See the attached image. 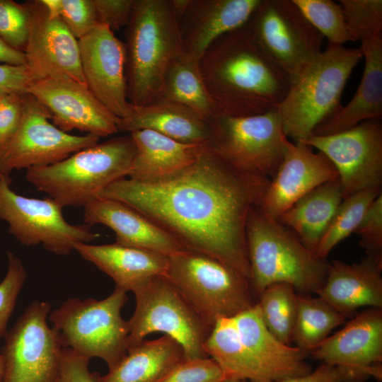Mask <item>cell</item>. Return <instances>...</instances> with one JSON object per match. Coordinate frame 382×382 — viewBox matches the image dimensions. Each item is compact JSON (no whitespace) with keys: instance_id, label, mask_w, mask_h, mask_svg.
I'll list each match as a JSON object with an SVG mask.
<instances>
[{"instance_id":"obj_15","label":"cell","mask_w":382,"mask_h":382,"mask_svg":"<svg viewBox=\"0 0 382 382\" xmlns=\"http://www.w3.org/2000/svg\"><path fill=\"white\" fill-rule=\"evenodd\" d=\"M323 154L338 173L344 199L382 187L381 118L364 121L347 130L311 135L301 141Z\"/></svg>"},{"instance_id":"obj_2","label":"cell","mask_w":382,"mask_h":382,"mask_svg":"<svg viewBox=\"0 0 382 382\" xmlns=\"http://www.w3.org/2000/svg\"><path fill=\"white\" fill-rule=\"evenodd\" d=\"M199 65L217 115L246 117L276 109L291 84L243 26L214 40Z\"/></svg>"},{"instance_id":"obj_30","label":"cell","mask_w":382,"mask_h":382,"mask_svg":"<svg viewBox=\"0 0 382 382\" xmlns=\"http://www.w3.org/2000/svg\"><path fill=\"white\" fill-rule=\"evenodd\" d=\"M184 359L182 347L166 335L144 340L128 349L116 365L98 376V382H158Z\"/></svg>"},{"instance_id":"obj_26","label":"cell","mask_w":382,"mask_h":382,"mask_svg":"<svg viewBox=\"0 0 382 382\" xmlns=\"http://www.w3.org/2000/svg\"><path fill=\"white\" fill-rule=\"evenodd\" d=\"M364 69L357 90L350 101L317 125L312 135H329L382 117V34L360 42Z\"/></svg>"},{"instance_id":"obj_28","label":"cell","mask_w":382,"mask_h":382,"mask_svg":"<svg viewBox=\"0 0 382 382\" xmlns=\"http://www.w3.org/2000/svg\"><path fill=\"white\" fill-rule=\"evenodd\" d=\"M117 128L129 133L149 129L186 144H207L209 138V121L185 106L162 99L133 105L129 117L118 119Z\"/></svg>"},{"instance_id":"obj_20","label":"cell","mask_w":382,"mask_h":382,"mask_svg":"<svg viewBox=\"0 0 382 382\" xmlns=\"http://www.w3.org/2000/svg\"><path fill=\"white\" fill-rule=\"evenodd\" d=\"M283 160L259 205L274 219L301 197L320 185L338 178L331 161L321 152L289 139Z\"/></svg>"},{"instance_id":"obj_16","label":"cell","mask_w":382,"mask_h":382,"mask_svg":"<svg viewBox=\"0 0 382 382\" xmlns=\"http://www.w3.org/2000/svg\"><path fill=\"white\" fill-rule=\"evenodd\" d=\"M308 355L335 366L341 382L382 379V308H368Z\"/></svg>"},{"instance_id":"obj_33","label":"cell","mask_w":382,"mask_h":382,"mask_svg":"<svg viewBox=\"0 0 382 382\" xmlns=\"http://www.w3.org/2000/svg\"><path fill=\"white\" fill-rule=\"evenodd\" d=\"M347 318L318 296L299 294L291 343L308 355Z\"/></svg>"},{"instance_id":"obj_4","label":"cell","mask_w":382,"mask_h":382,"mask_svg":"<svg viewBox=\"0 0 382 382\" xmlns=\"http://www.w3.org/2000/svg\"><path fill=\"white\" fill-rule=\"evenodd\" d=\"M251 289L258 296L277 283L292 286L299 294H318L330 263L306 248L296 234L260 208L253 207L246 221Z\"/></svg>"},{"instance_id":"obj_37","label":"cell","mask_w":382,"mask_h":382,"mask_svg":"<svg viewBox=\"0 0 382 382\" xmlns=\"http://www.w3.org/2000/svg\"><path fill=\"white\" fill-rule=\"evenodd\" d=\"M354 41H367L382 34L381 0H340Z\"/></svg>"},{"instance_id":"obj_45","label":"cell","mask_w":382,"mask_h":382,"mask_svg":"<svg viewBox=\"0 0 382 382\" xmlns=\"http://www.w3.org/2000/svg\"><path fill=\"white\" fill-rule=\"evenodd\" d=\"M25 94L6 93L0 101V147L12 137L20 125Z\"/></svg>"},{"instance_id":"obj_40","label":"cell","mask_w":382,"mask_h":382,"mask_svg":"<svg viewBox=\"0 0 382 382\" xmlns=\"http://www.w3.org/2000/svg\"><path fill=\"white\" fill-rule=\"evenodd\" d=\"M57 13L77 40L99 24L93 0H58Z\"/></svg>"},{"instance_id":"obj_23","label":"cell","mask_w":382,"mask_h":382,"mask_svg":"<svg viewBox=\"0 0 382 382\" xmlns=\"http://www.w3.org/2000/svg\"><path fill=\"white\" fill-rule=\"evenodd\" d=\"M330 263L319 297L346 318L361 307L382 308V261L366 255L357 263Z\"/></svg>"},{"instance_id":"obj_48","label":"cell","mask_w":382,"mask_h":382,"mask_svg":"<svg viewBox=\"0 0 382 382\" xmlns=\"http://www.w3.org/2000/svg\"><path fill=\"white\" fill-rule=\"evenodd\" d=\"M0 63L13 66L26 65L24 52L16 50L0 38Z\"/></svg>"},{"instance_id":"obj_10","label":"cell","mask_w":382,"mask_h":382,"mask_svg":"<svg viewBox=\"0 0 382 382\" xmlns=\"http://www.w3.org/2000/svg\"><path fill=\"white\" fill-rule=\"evenodd\" d=\"M209 124L212 151L238 169L274 178L288 139L277 108L246 117L218 115Z\"/></svg>"},{"instance_id":"obj_11","label":"cell","mask_w":382,"mask_h":382,"mask_svg":"<svg viewBox=\"0 0 382 382\" xmlns=\"http://www.w3.org/2000/svg\"><path fill=\"white\" fill-rule=\"evenodd\" d=\"M243 26L291 81L323 52L324 37L292 0H261Z\"/></svg>"},{"instance_id":"obj_31","label":"cell","mask_w":382,"mask_h":382,"mask_svg":"<svg viewBox=\"0 0 382 382\" xmlns=\"http://www.w3.org/2000/svg\"><path fill=\"white\" fill-rule=\"evenodd\" d=\"M204 348L220 367L225 379L270 382L243 344L232 318L216 320Z\"/></svg>"},{"instance_id":"obj_3","label":"cell","mask_w":382,"mask_h":382,"mask_svg":"<svg viewBox=\"0 0 382 382\" xmlns=\"http://www.w3.org/2000/svg\"><path fill=\"white\" fill-rule=\"evenodd\" d=\"M125 40L129 103L142 106L159 100L168 68L183 52L171 0H137Z\"/></svg>"},{"instance_id":"obj_21","label":"cell","mask_w":382,"mask_h":382,"mask_svg":"<svg viewBox=\"0 0 382 382\" xmlns=\"http://www.w3.org/2000/svg\"><path fill=\"white\" fill-rule=\"evenodd\" d=\"M85 224H103L115 234V243L171 257L187 250L173 236L135 209L120 201L96 197L84 207Z\"/></svg>"},{"instance_id":"obj_22","label":"cell","mask_w":382,"mask_h":382,"mask_svg":"<svg viewBox=\"0 0 382 382\" xmlns=\"http://www.w3.org/2000/svg\"><path fill=\"white\" fill-rule=\"evenodd\" d=\"M261 0H189L179 18L183 52L199 60L221 35L242 27Z\"/></svg>"},{"instance_id":"obj_50","label":"cell","mask_w":382,"mask_h":382,"mask_svg":"<svg viewBox=\"0 0 382 382\" xmlns=\"http://www.w3.org/2000/svg\"><path fill=\"white\" fill-rule=\"evenodd\" d=\"M223 382H247L244 380H239V379H225Z\"/></svg>"},{"instance_id":"obj_46","label":"cell","mask_w":382,"mask_h":382,"mask_svg":"<svg viewBox=\"0 0 382 382\" xmlns=\"http://www.w3.org/2000/svg\"><path fill=\"white\" fill-rule=\"evenodd\" d=\"M35 78L27 65L0 64V91L6 93H28Z\"/></svg>"},{"instance_id":"obj_44","label":"cell","mask_w":382,"mask_h":382,"mask_svg":"<svg viewBox=\"0 0 382 382\" xmlns=\"http://www.w3.org/2000/svg\"><path fill=\"white\" fill-rule=\"evenodd\" d=\"M90 359L63 347L57 382H98L99 375L89 369Z\"/></svg>"},{"instance_id":"obj_51","label":"cell","mask_w":382,"mask_h":382,"mask_svg":"<svg viewBox=\"0 0 382 382\" xmlns=\"http://www.w3.org/2000/svg\"><path fill=\"white\" fill-rule=\"evenodd\" d=\"M6 94V93H4V92L0 91V101H1V100L4 97V96H5Z\"/></svg>"},{"instance_id":"obj_17","label":"cell","mask_w":382,"mask_h":382,"mask_svg":"<svg viewBox=\"0 0 382 382\" xmlns=\"http://www.w3.org/2000/svg\"><path fill=\"white\" fill-rule=\"evenodd\" d=\"M78 41L87 87L117 117H129L133 105L127 96L125 43L103 24Z\"/></svg>"},{"instance_id":"obj_19","label":"cell","mask_w":382,"mask_h":382,"mask_svg":"<svg viewBox=\"0 0 382 382\" xmlns=\"http://www.w3.org/2000/svg\"><path fill=\"white\" fill-rule=\"evenodd\" d=\"M28 93L48 110L52 123L64 132L77 129L100 138L119 132V118L84 83L71 79H38L30 83Z\"/></svg>"},{"instance_id":"obj_13","label":"cell","mask_w":382,"mask_h":382,"mask_svg":"<svg viewBox=\"0 0 382 382\" xmlns=\"http://www.w3.org/2000/svg\"><path fill=\"white\" fill-rule=\"evenodd\" d=\"M51 304L35 300L5 335L3 382H57L63 348L47 323Z\"/></svg>"},{"instance_id":"obj_25","label":"cell","mask_w":382,"mask_h":382,"mask_svg":"<svg viewBox=\"0 0 382 382\" xmlns=\"http://www.w3.org/2000/svg\"><path fill=\"white\" fill-rule=\"evenodd\" d=\"M74 250L111 277L115 286L126 291L134 292L151 278L166 275L169 265L168 256L115 242L105 245L76 243Z\"/></svg>"},{"instance_id":"obj_9","label":"cell","mask_w":382,"mask_h":382,"mask_svg":"<svg viewBox=\"0 0 382 382\" xmlns=\"http://www.w3.org/2000/svg\"><path fill=\"white\" fill-rule=\"evenodd\" d=\"M134 293L136 306L127 321L128 349L147 335L161 332L182 347L185 359L208 357L204 344L214 325L190 306L165 275L151 278Z\"/></svg>"},{"instance_id":"obj_35","label":"cell","mask_w":382,"mask_h":382,"mask_svg":"<svg viewBox=\"0 0 382 382\" xmlns=\"http://www.w3.org/2000/svg\"><path fill=\"white\" fill-rule=\"evenodd\" d=\"M381 194L382 187L367 189L345 198L319 241L316 254L327 259L339 243L354 233L369 207Z\"/></svg>"},{"instance_id":"obj_14","label":"cell","mask_w":382,"mask_h":382,"mask_svg":"<svg viewBox=\"0 0 382 382\" xmlns=\"http://www.w3.org/2000/svg\"><path fill=\"white\" fill-rule=\"evenodd\" d=\"M48 110L29 93L25 94L23 114L12 137L0 147V174L10 178L14 170L50 166L97 143L100 137L74 135L50 121Z\"/></svg>"},{"instance_id":"obj_7","label":"cell","mask_w":382,"mask_h":382,"mask_svg":"<svg viewBox=\"0 0 382 382\" xmlns=\"http://www.w3.org/2000/svg\"><path fill=\"white\" fill-rule=\"evenodd\" d=\"M127 293L115 286L103 299L70 298L50 312L62 347L88 359H102L109 369L116 365L128 349V323L121 316Z\"/></svg>"},{"instance_id":"obj_43","label":"cell","mask_w":382,"mask_h":382,"mask_svg":"<svg viewBox=\"0 0 382 382\" xmlns=\"http://www.w3.org/2000/svg\"><path fill=\"white\" fill-rule=\"evenodd\" d=\"M137 0H93L99 24L112 32L126 27L131 18Z\"/></svg>"},{"instance_id":"obj_42","label":"cell","mask_w":382,"mask_h":382,"mask_svg":"<svg viewBox=\"0 0 382 382\" xmlns=\"http://www.w3.org/2000/svg\"><path fill=\"white\" fill-rule=\"evenodd\" d=\"M354 233L366 255L382 261V194L370 204Z\"/></svg>"},{"instance_id":"obj_32","label":"cell","mask_w":382,"mask_h":382,"mask_svg":"<svg viewBox=\"0 0 382 382\" xmlns=\"http://www.w3.org/2000/svg\"><path fill=\"white\" fill-rule=\"evenodd\" d=\"M159 99L185 106L207 121L217 115L202 76L199 60L184 52L168 68Z\"/></svg>"},{"instance_id":"obj_34","label":"cell","mask_w":382,"mask_h":382,"mask_svg":"<svg viewBox=\"0 0 382 382\" xmlns=\"http://www.w3.org/2000/svg\"><path fill=\"white\" fill-rule=\"evenodd\" d=\"M298 295L290 284L277 283L267 286L256 302L263 322L271 333L291 345L296 323Z\"/></svg>"},{"instance_id":"obj_29","label":"cell","mask_w":382,"mask_h":382,"mask_svg":"<svg viewBox=\"0 0 382 382\" xmlns=\"http://www.w3.org/2000/svg\"><path fill=\"white\" fill-rule=\"evenodd\" d=\"M343 199V190L337 178L320 185L301 197L277 220L315 253Z\"/></svg>"},{"instance_id":"obj_41","label":"cell","mask_w":382,"mask_h":382,"mask_svg":"<svg viewBox=\"0 0 382 382\" xmlns=\"http://www.w3.org/2000/svg\"><path fill=\"white\" fill-rule=\"evenodd\" d=\"M218 364L210 357L184 359L168 371L158 382H223Z\"/></svg>"},{"instance_id":"obj_12","label":"cell","mask_w":382,"mask_h":382,"mask_svg":"<svg viewBox=\"0 0 382 382\" xmlns=\"http://www.w3.org/2000/svg\"><path fill=\"white\" fill-rule=\"evenodd\" d=\"M11 178L0 174V219L8 233L25 246L42 245L58 255H69L76 243H90L100 237L87 224L66 221L62 207L50 197H24L10 188Z\"/></svg>"},{"instance_id":"obj_39","label":"cell","mask_w":382,"mask_h":382,"mask_svg":"<svg viewBox=\"0 0 382 382\" xmlns=\"http://www.w3.org/2000/svg\"><path fill=\"white\" fill-rule=\"evenodd\" d=\"M8 268L0 282V337L7 332V324L25 284L27 272L20 258L7 252Z\"/></svg>"},{"instance_id":"obj_8","label":"cell","mask_w":382,"mask_h":382,"mask_svg":"<svg viewBox=\"0 0 382 382\" xmlns=\"http://www.w3.org/2000/svg\"><path fill=\"white\" fill-rule=\"evenodd\" d=\"M165 276L212 325L217 319L233 318L256 303L247 277L201 253L185 250L169 257Z\"/></svg>"},{"instance_id":"obj_49","label":"cell","mask_w":382,"mask_h":382,"mask_svg":"<svg viewBox=\"0 0 382 382\" xmlns=\"http://www.w3.org/2000/svg\"><path fill=\"white\" fill-rule=\"evenodd\" d=\"M4 361L3 356L0 354V382L4 381Z\"/></svg>"},{"instance_id":"obj_27","label":"cell","mask_w":382,"mask_h":382,"mask_svg":"<svg viewBox=\"0 0 382 382\" xmlns=\"http://www.w3.org/2000/svg\"><path fill=\"white\" fill-rule=\"evenodd\" d=\"M129 134L136 152L127 178L134 180H149L175 173L195 161L207 146L180 142L149 129Z\"/></svg>"},{"instance_id":"obj_36","label":"cell","mask_w":382,"mask_h":382,"mask_svg":"<svg viewBox=\"0 0 382 382\" xmlns=\"http://www.w3.org/2000/svg\"><path fill=\"white\" fill-rule=\"evenodd\" d=\"M292 1L328 44L343 46L354 42L340 4L331 0Z\"/></svg>"},{"instance_id":"obj_24","label":"cell","mask_w":382,"mask_h":382,"mask_svg":"<svg viewBox=\"0 0 382 382\" xmlns=\"http://www.w3.org/2000/svg\"><path fill=\"white\" fill-rule=\"evenodd\" d=\"M239 337L270 382L306 374L312 368L307 356L279 341L267 329L257 304L232 318Z\"/></svg>"},{"instance_id":"obj_5","label":"cell","mask_w":382,"mask_h":382,"mask_svg":"<svg viewBox=\"0 0 382 382\" xmlns=\"http://www.w3.org/2000/svg\"><path fill=\"white\" fill-rule=\"evenodd\" d=\"M135 152L129 134L115 137L56 163L28 169L25 178L62 208L84 207L109 185L127 178Z\"/></svg>"},{"instance_id":"obj_47","label":"cell","mask_w":382,"mask_h":382,"mask_svg":"<svg viewBox=\"0 0 382 382\" xmlns=\"http://www.w3.org/2000/svg\"><path fill=\"white\" fill-rule=\"evenodd\" d=\"M272 382H341V378L335 366L322 363L306 374Z\"/></svg>"},{"instance_id":"obj_38","label":"cell","mask_w":382,"mask_h":382,"mask_svg":"<svg viewBox=\"0 0 382 382\" xmlns=\"http://www.w3.org/2000/svg\"><path fill=\"white\" fill-rule=\"evenodd\" d=\"M30 17L29 1L18 4L12 0H0V38L12 48L24 52Z\"/></svg>"},{"instance_id":"obj_6","label":"cell","mask_w":382,"mask_h":382,"mask_svg":"<svg viewBox=\"0 0 382 382\" xmlns=\"http://www.w3.org/2000/svg\"><path fill=\"white\" fill-rule=\"evenodd\" d=\"M363 57L360 47L328 44L294 80L277 108L284 134L294 142L310 137L315 127L342 105V91Z\"/></svg>"},{"instance_id":"obj_18","label":"cell","mask_w":382,"mask_h":382,"mask_svg":"<svg viewBox=\"0 0 382 382\" xmlns=\"http://www.w3.org/2000/svg\"><path fill=\"white\" fill-rule=\"evenodd\" d=\"M29 3L31 17L24 53L35 80L71 79L86 84L78 40L42 0Z\"/></svg>"},{"instance_id":"obj_1","label":"cell","mask_w":382,"mask_h":382,"mask_svg":"<svg viewBox=\"0 0 382 382\" xmlns=\"http://www.w3.org/2000/svg\"><path fill=\"white\" fill-rule=\"evenodd\" d=\"M270 180L233 166L207 144L195 161L175 173L149 180L124 178L96 197L128 204L187 250L212 257L250 281L247 218Z\"/></svg>"}]
</instances>
